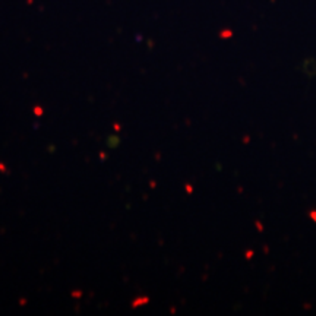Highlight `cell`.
Segmentation results:
<instances>
[{
	"mask_svg": "<svg viewBox=\"0 0 316 316\" xmlns=\"http://www.w3.org/2000/svg\"><path fill=\"white\" fill-rule=\"evenodd\" d=\"M310 215H312V218H313V220H315V221H316V212H312Z\"/></svg>",
	"mask_w": 316,
	"mask_h": 316,
	"instance_id": "6da1fadb",
	"label": "cell"
}]
</instances>
